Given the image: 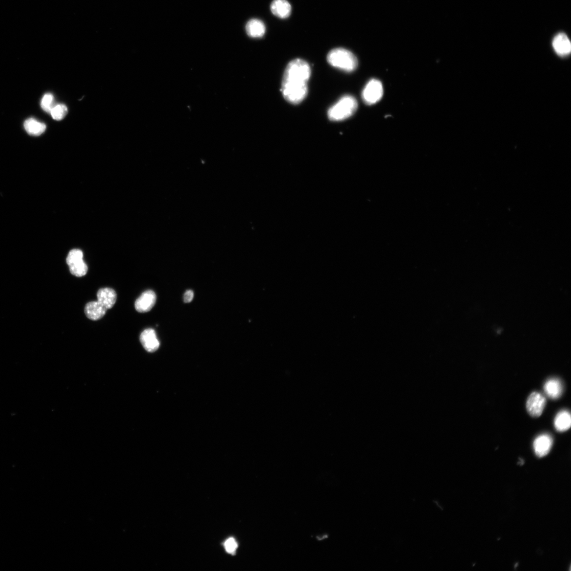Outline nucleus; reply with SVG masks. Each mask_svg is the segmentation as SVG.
<instances>
[{"label":"nucleus","mask_w":571,"mask_h":571,"mask_svg":"<svg viewBox=\"0 0 571 571\" xmlns=\"http://www.w3.org/2000/svg\"><path fill=\"white\" fill-rule=\"evenodd\" d=\"M311 69L309 63L301 59L291 61L286 68L281 91L288 102L297 104L302 102L308 93V83Z\"/></svg>","instance_id":"1"},{"label":"nucleus","mask_w":571,"mask_h":571,"mask_svg":"<svg viewBox=\"0 0 571 571\" xmlns=\"http://www.w3.org/2000/svg\"><path fill=\"white\" fill-rule=\"evenodd\" d=\"M327 60L331 66L347 72L354 71L358 64L357 58L353 53L342 48L331 50L327 55Z\"/></svg>","instance_id":"2"},{"label":"nucleus","mask_w":571,"mask_h":571,"mask_svg":"<svg viewBox=\"0 0 571 571\" xmlns=\"http://www.w3.org/2000/svg\"><path fill=\"white\" fill-rule=\"evenodd\" d=\"M358 108L356 99L351 95H345L328 111V116L333 121H340L350 117Z\"/></svg>","instance_id":"3"},{"label":"nucleus","mask_w":571,"mask_h":571,"mask_svg":"<svg viewBox=\"0 0 571 571\" xmlns=\"http://www.w3.org/2000/svg\"><path fill=\"white\" fill-rule=\"evenodd\" d=\"M83 258V253L81 250L73 249L69 252L66 262L74 276L81 277L87 273L88 267Z\"/></svg>","instance_id":"4"},{"label":"nucleus","mask_w":571,"mask_h":571,"mask_svg":"<svg viewBox=\"0 0 571 571\" xmlns=\"http://www.w3.org/2000/svg\"><path fill=\"white\" fill-rule=\"evenodd\" d=\"M383 94L382 83L379 80L373 79L366 85L363 92V98L366 103L372 105L382 99Z\"/></svg>","instance_id":"5"},{"label":"nucleus","mask_w":571,"mask_h":571,"mask_svg":"<svg viewBox=\"0 0 571 571\" xmlns=\"http://www.w3.org/2000/svg\"><path fill=\"white\" fill-rule=\"evenodd\" d=\"M546 404V399L543 395L533 392L527 399V410L531 416L538 417L542 414Z\"/></svg>","instance_id":"6"},{"label":"nucleus","mask_w":571,"mask_h":571,"mask_svg":"<svg viewBox=\"0 0 571 571\" xmlns=\"http://www.w3.org/2000/svg\"><path fill=\"white\" fill-rule=\"evenodd\" d=\"M156 302V295L151 290L144 292L135 302V310L139 313L150 312Z\"/></svg>","instance_id":"7"},{"label":"nucleus","mask_w":571,"mask_h":571,"mask_svg":"<svg viewBox=\"0 0 571 571\" xmlns=\"http://www.w3.org/2000/svg\"><path fill=\"white\" fill-rule=\"evenodd\" d=\"M553 445V439L548 435H542L538 436L535 440L533 444L534 450L536 456L542 458L551 450Z\"/></svg>","instance_id":"8"},{"label":"nucleus","mask_w":571,"mask_h":571,"mask_svg":"<svg viewBox=\"0 0 571 571\" xmlns=\"http://www.w3.org/2000/svg\"><path fill=\"white\" fill-rule=\"evenodd\" d=\"M140 340L145 350L149 352L156 351L160 346L156 332L152 329L144 330L140 335Z\"/></svg>","instance_id":"9"},{"label":"nucleus","mask_w":571,"mask_h":571,"mask_svg":"<svg viewBox=\"0 0 571 571\" xmlns=\"http://www.w3.org/2000/svg\"><path fill=\"white\" fill-rule=\"evenodd\" d=\"M107 311V309L98 301L89 302L86 305L84 310L88 318L93 321L101 319Z\"/></svg>","instance_id":"10"},{"label":"nucleus","mask_w":571,"mask_h":571,"mask_svg":"<svg viewBox=\"0 0 571 571\" xmlns=\"http://www.w3.org/2000/svg\"><path fill=\"white\" fill-rule=\"evenodd\" d=\"M552 44L555 51L559 55H567L570 52V42L565 34L560 33L557 35L553 40Z\"/></svg>","instance_id":"11"},{"label":"nucleus","mask_w":571,"mask_h":571,"mask_svg":"<svg viewBox=\"0 0 571 571\" xmlns=\"http://www.w3.org/2000/svg\"><path fill=\"white\" fill-rule=\"evenodd\" d=\"M270 9L275 16L281 19L289 17L292 12V7L287 0H273Z\"/></svg>","instance_id":"12"},{"label":"nucleus","mask_w":571,"mask_h":571,"mask_svg":"<svg viewBox=\"0 0 571 571\" xmlns=\"http://www.w3.org/2000/svg\"><path fill=\"white\" fill-rule=\"evenodd\" d=\"M98 302L107 310L113 308L115 304L117 295L115 291L110 288L100 289L97 293Z\"/></svg>","instance_id":"13"},{"label":"nucleus","mask_w":571,"mask_h":571,"mask_svg":"<svg viewBox=\"0 0 571 571\" xmlns=\"http://www.w3.org/2000/svg\"><path fill=\"white\" fill-rule=\"evenodd\" d=\"M247 35L253 38H261L266 33V27L262 21L257 19L249 20L246 25Z\"/></svg>","instance_id":"14"},{"label":"nucleus","mask_w":571,"mask_h":571,"mask_svg":"<svg viewBox=\"0 0 571 571\" xmlns=\"http://www.w3.org/2000/svg\"><path fill=\"white\" fill-rule=\"evenodd\" d=\"M544 389L546 394L553 399L559 398L563 393V385L557 379H551L547 381Z\"/></svg>","instance_id":"15"},{"label":"nucleus","mask_w":571,"mask_h":571,"mask_svg":"<svg viewBox=\"0 0 571 571\" xmlns=\"http://www.w3.org/2000/svg\"><path fill=\"white\" fill-rule=\"evenodd\" d=\"M571 425L570 414L566 410L560 411L554 419L555 429L560 432L567 431Z\"/></svg>","instance_id":"16"},{"label":"nucleus","mask_w":571,"mask_h":571,"mask_svg":"<svg viewBox=\"0 0 571 571\" xmlns=\"http://www.w3.org/2000/svg\"><path fill=\"white\" fill-rule=\"evenodd\" d=\"M25 130L28 134L32 135H40L46 129V125L35 119L30 118L24 123Z\"/></svg>","instance_id":"17"},{"label":"nucleus","mask_w":571,"mask_h":571,"mask_svg":"<svg viewBox=\"0 0 571 571\" xmlns=\"http://www.w3.org/2000/svg\"><path fill=\"white\" fill-rule=\"evenodd\" d=\"M67 108L66 106L63 104H58L55 105L50 111V114L53 119L57 121H60L65 118V116L67 113Z\"/></svg>","instance_id":"18"},{"label":"nucleus","mask_w":571,"mask_h":571,"mask_svg":"<svg viewBox=\"0 0 571 571\" xmlns=\"http://www.w3.org/2000/svg\"><path fill=\"white\" fill-rule=\"evenodd\" d=\"M54 103V96L50 93H47L42 99L41 107L45 111L50 113L51 110L55 106Z\"/></svg>","instance_id":"19"},{"label":"nucleus","mask_w":571,"mask_h":571,"mask_svg":"<svg viewBox=\"0 0 571 571\" xmlns=\"http://www.w3.org/2000/svg\"><path fill=\"white\" fill-rule=\"evenodd\" d=\"M225 547L228 553L234 554L238 548V544L234 538H230L225 542Z\"/></svg>","instance_id":"20"},{"label":"nucleus","mask_w":571,"mask_h":571,"mask_svg":"<svg viewBox=\"0 0 571 571\" xmlns=\"http://www.w3.org/2000/svg\"><path fill=\"white\" fill-rule=\"evenodd\" d=\"M194 298V293L191 290L187 291L184 295L185 303H188L192 302Z\"/></svg>","instance_id":"21"}]
</instances>
